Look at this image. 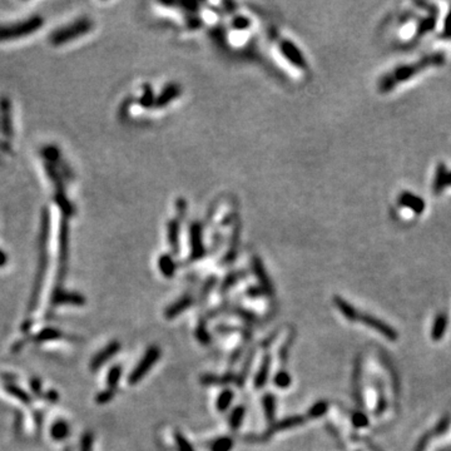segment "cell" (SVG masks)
<instances>
[{"label": "cell", "instance_id": "6da1fadb", "mask_svg": "<svg viewBox=\"0 0 451 451\" xmlns=\"http://www.w3.org/2000/svg\"><path fill=\"white\" fill-rule=\"evenodd\" d=\"M44 19L39 15H33L21 21L0 25V42H9L18 38L26 37L42 28Z\"/></svg>", "mask_w": 451, "mask_h": 451}, {"label": "cell", "instance_id": "7a4b0ae2", "mask_svg": "<svg viewBox=\"0 0 451 451\" xmlns=\"http://www.w3.org/2000/svg\"><path fill=\"white\" fill-rule=\"evenodd\" d=\"M92 26V20H89L88 18L76 19L72 24H68V25L54 30L50 34V37H49V43L54 46L64 45L67 43L76 39V38L89 33Z\"/></svg>", "mask_w": 451, "mask_h": 451}, {"label": "cell", "instance_id": "3957f363", "mask_svg": "<svg viewBox=\"0 0 451 451\" xmlns=\"http://www.w3.org/2000/svg\"><path fill=\"white\" fill-rule=\"evenodd\" d=\"M161 356H162V351H161L160 347L149 346L147 351L144 352L143 357L139 360V362L137 363L136 367L133 368V371L128 376V384L130 386L139 384L147 376V374L154 367V365L158 362Z\"/></svg>", "mask_w": 451, "mask_h": 451}, {"label": "cell", "instance_id": "277c9868", "mask_svg": "<svg viewBox=\"0 0 451 451\" xmlns=\"http://www.w3.org/2000/svg\"><path fill=\"white\" fill-rule=\"evenodd\" d=\"M307 417L302 416V415H292V416H287L285 419L280 420V421H275L272 425H270L267 428V430L264 431L262 435L259 436H255V435H250L246 437L247 442H266L267 440L271 439L275 434L281 433V431H286L289 430V429H295V428H299V426L303 425L306 422Z\"/></svg>", "mask_w": 451, "mask_h": 451}, {"label": "cell", "instance_id": "5b68a950", "mask_svg": "<svg viewBox=\"0 0 451 451\" xmlns=\"http://www.w3.org/2000/svg\"><path fill=\"white\" fill-rule=\"evenodd\" d=\"M69 256V225L67 218H63L59 227V278L60 281L65 276L67 259ZM59 281V282H60Z\"/></svg>", "mask_w": 451, "mask_h": 451}, {"label": "cell", "instance_id": "8992f818", "mask_svg": "<svg viewBox=\"0 0 451 451\" xmlns=\"http://www.w3.org/2000/svg\"><path fill=\"white\" fill-rule=\"evenodd\" d=\"M363 325H366L370 329H374L377 331L379 333H381L384 337H386L390 341H396L399 338V333L396 332V330L393 327H391L390 325H387L386 322L381 321V320L376 319V317L371 315H366V313H361L360 321Z\"/></svg>", "mask_w": 451, "mask_h": 451}, {"label": "cell", "instance_id": "52a82bcc", "mask_svg": "<svg viewBox=\"0 0 451 451\" xmlns=\"http://www.w3.org/2000/svg\"><path fill=\"white\" fill-rule=\"evenodd\" d=\"M120 349H122V345H120L117 340L109 342L104 349L100 350V351L93 357L92 361H90V370L97 371L98 368L102 367V366L108 362L112 357H114L117 354H118Z\"/></svg>", "mask_w": 451, "mask_h": 451}, {"label": "cell", "instance_id": "ba28073f", "mask_svg": "<svg viewBox=\"0 0 451 451\" xmlns=\"http://www.w3.org/2000/svg\"><path fill=\"white\" fill-rule=\"evenodd\" d=\"M252 267L253 272H255L257 280H258L259 287H261L262 292H263L264 296L267 297H275V287H273L272 282L270 281L269 275H267L266 270H264L263 263L259 258L255 257L252 261Z\"/></svg>", "mask_w": 451, "mask_h": 451}, {"label": "cell", "instance_id": "9c48e42d", "mask_svg": "<svg viewBox=\"0 0 451 451\" xmlns=\"http://www.w3.org/2000/svg\"><path fill=\"white\" fill-rule=\"evenodd\" d=\"M0 129L7 138L13 137V120H12V103L8 98L0 99Z\"/></svg>", "mask_w": 451, "mask_h": 451}, {"label": "cell", "instance_id": "30bf717a", "mask_svg": "<svg viewBox=\"0 0 451 451\" xmlns=\"http://www.w3.org/2000/svg\"><path fill=\"white\" fill-rule=\"evenodd\" d=\"M271 367H272V356H271L270 354H264L263 357L261 359V363H259L257 374L255 375V380H253V386H255V389L259 390L263 389V387L266 386L270 377Z\"/></svg>", "mask_w": 451, "mask_h": 451}, {"label": "cell", "instance_id": "8fae6325", "mask_svg": "<svg viewBox=\"0 0 451 451\" xmlns=\"http://www.w3.org/2000/svg\"><path fill=\"white\" fill-rule=\"evenodd\" d=\"M195 303V299H193L192 295H184L180 299H178L176 302H173L172 305H169L168 307L165 310V317L167 320L176 319L177 316H179L180 313L184 312L187 308H190L191 306Z\"/></svg>", "mask_w": 451, "mask_h": 451}, {"label": "cell", "instance_id": "7c38bea8", "mask_svg": "<svg viewBox=\"0 0 451 451\" xmlns=\"http://www.w3.org/2000/svg\"><path fill=\"white\" fill-rule=\"evenodd\" d=\"M236 384V375L232 373H226L225 375H213V374H206L199 377V384L203 386H226V385Z\"/></svg>", "mask_w": 451, "mask_h": 451}, {"label": "cell", "instance_id": "4fadbf2b", "mask_svg": "<svg viewBox=\"0 0 451 451\" xmlns=\"http://www.w3.org/2000/svg\"><path fill=\"white\" fill-rule=\"evenodd\" d=\"M333 303H335V306L337 307V310L342 313V316L345 317L346 320H349L350 322L360 321L361 313L351 305V303L347 302L345 299H342V297L340 296H335L333 297Z\"/></svg>", "mask_w": 451, "mask_h": 451}, {"label": "cell", "instance_id": "5bb4252c", "mask_svg": "<svg viewBox=\"0 0 451 451\" xmlns=\"http://www.w3.org/2000/svg\"><path fill=\"white\" fill-rule=\"evenodd\" d=\"M281 49H282V53L283 56L286 57L292 64H295L296 67H301L303 68L306 65L305 58H303L302 53L299 50L296 45L291 42H282L281 44Z\"/></svg>", "mask_w": 451, "mask_h": 451}, {"label": "cell", "instance_id": "9a60e30c", "mask_svg": "<svg viewBox=\"0 0 451 451\" xmlns=\"http://www.w3.org/2000/svg\"><path fill=\"white\" fill-rule=\"evenodd\" d=\"M191 246H192V253H191V258L192 259H198L204 255V247L203 243H202V231L201 227L198 225L192 226V231H191Z\"/></svg>", "mask_w": 451, "mask_h": 451}, {"label": "cell", "instance_id": "2e32d148", "mask_svg": "<svg viewBox=\"0 0 451 451\" xmlns=\"http://www.w3.org/2000/svg\"><path fill=\"white\" fill-rule=\"evenodd\" d=\"M255 356H256V349L250 350V351L247 352V355H246L245 360H243V363H242V367H241L240 374L236 376V385L238 387H242L243 385L246 384V381H247L248 374H250L251 367H252V365H253V360H255Z\"/></svg>", "mask_w": 451, "mask_h": 451}, {"label": "cell", "instance_id": "e0dca14e", "mask_svg": "<svg viewBox=\"0 0 451 451\" xmlns=\"http://www.w3.org/2000/svg\"><path fill=\"white\" fill-rule=\"evenodd\" d=\"M262 407L264 411V417H266L269 425H272L276 421V396L273 393H264L262 397Z\"/></svg>", "mask_w": 451, "mask_h": 451}, {"label": "cell", "instance_id": "ac0fdd59", "mask_svg": "<svg viewBox=\"0 0 451 451\" xmlns=\"http://www.w3.org/2000/svg\"><path fill=\"white\" fill-rule=\"evenodd\" d=\"M447 327V316L445 313H439L435 317V321H434L433 329H431V338L434 341H439L444 337L445 332H446Z\"/></svg>", "mask_w": 451, "mask_h": 451}, {"label": "cell", "instance_id": "d6986e66", "mask_svg": "<svg viewBox=\"0 0 451 451\" xmlns=\"http://www.w3.org/2000/svg\"><path fill=\"white\" fill-rule=\"evenodd\" d=\"M54 302L56 303H70V305H84L86 299L79 294H73V292H64V291H56L54 295Z\"/></svg>", "mask_w": 451, "mask_h": 451}, {"label": "cell", "instance_id": "ffe728a7", "mask_svg": "<svg viewBox=\"0 0 451 451\" xmlns=\"http://www.w3.org/2000/svg\"><path fill=\"white\" fill-rule=\"evenodd\" d=\"M246 416V407L243 405L236 406L232 409V411L228 415V426L231 430L237 431L242 426L243 420Z\"/></svg>", "mask_w": 451, "mask_h": 451}, {"label": "cell", "instance_id": "44dd1931", "mask_svg": "<svg viewBox=\"0 0 451 451\" xmlns=\"http://www.w3.org/2000/svg\"><path fill=\"white\" fill-rule=\"evenodd\" d=\"M295 337H296V331H291L287 336L286 341L283 342V345H281L280 350H278V360L280 363H282L283 366L287 365V361L289 359V354H291V347L294 345Z\"/></svg>", "mask_w": 451, "mask_h": 451}, {"label": "cell", "instance_id": "7402d4cb", "mask_svg": "<svg viewBox=\"0 0 451 451\" xmlns=\"http://www.w3.org/2000/svg\"><path fill=\"white\" fill-rule=\"evenodd\" d=\"M178 94H179L178 87H177L176 84H169V86H167L166 88L163 89V92L161 93L160 97L157 98L155 104H157V107H165L168 104L172 99L178 97Z\"/></svg>", "mask_w": 451, "mask_h": 451}, {"label": "cell", "instance_id": "603a6c76", "mask_svg": "<svg viewBox=\"0 0 451 451\" xmlns=\"http://www.w3.org/2000/svg\"><path fill=\"white\" fill-rule=\"evenodd\" d=\"M158 267H160L161 273L167 278L173 277L174 273H176V263H174L172 256L169 255H163L160 257V259H158Z\"/></svg>", "mask_w": 451, "mask_h": 451}, {"label": "cell", "instance_id": "cb8c5ba5", "mask_svg": "<svg viewBox=\"0 0 451 451\" xmlns=\"http://www.w3.org/2000/svg\"><path fill=\"white\" fill-rule=\"evenodd\" d=\"M234 393L231 389H225L222 392L218 395L217 401H216V409L218 412H226L233 403Z\"/></svg>", "mask_w": 451, "mask_h": 451}, {"label": "cell", "instance_id": "d4e9b609", "mask_svg": "<svg viewBox=\"0 0 451 451\" xmlns=\"http://www.w3.org/2000/svg\"><path fill=\"white\" fill-rule=\"evenodd\" d=\"M234 446V440L231 436H221L213 440L209 445V451H231Z\"/></svg>", "mask_w": 451, "mask_h": 451}, {"label": "cell", "instance_id": "484cf974", "mask_svg": "<svg viewBox=\"0 0 451 451\" xmlns=\"http://www.w3.org/2000/svg\"><path fill=\"white\" fill-rule=\"evenodd\" d=\"M329 407H330V404L327 403L326 400H319L317 403L313 404L310 409H308L307 419H312V420L320 419V417H322L324 415L327 414V411H329Z\"/></svg>", "mask_w": 451, "mask_h": 451}, {"label": "cell", "instance_id": "4316f807", "mask_svg": "<svg viewBox=\"0 0 451 451\" xmlns=\"http://www.w3.org/2000/svg\"><path fill=\"white\" fill-rule=\"evenodd\" d=\"M123 375V367L120 365H114L113 367H111L108 375H107V386L108 389L117 390L118 384L120 381V377Z\"/></svg>", "mask_w": 451, "mask_h": 451}, {"label": "cell", "instance_id": "83f0119b", "mask_svg": "<svg viewBox=\"0 0 451 451\" xmlns=\"http://www.w3.org/2000/svg\"><path fill=\"white\" fill-rule=\"evenodd\" d=\"M273 384L278 389H288L292 385V376L286 368H281L273 377Z\"/></svg>", "mask_w": 451, "mask_h": 451}, {"label": "cell", "instance_id": "f1b7e54d", "mask_svg": "<svg viewBox=\"0 0 451 451\" xmlns=\"http://www.w3.org/2000/svg\"><path fill=\"white\" fill-rule=\"evenodd\" d=\"M195 335H196L197 341H198V342L201 343V345L207 346V345H209V343H210V340H212V337H210V333L208 332V330H207L206 321H204L203 319L199 320L198 325H197V327H196Z\"/></svg>", "mask_w": 451, "mask_h": 451}, {"label": "cell", "instance_id": "f546056e", "mask_svg": "<svg viewBox=\"0 0 451 451\" xmlns=\"http://www.w3.org/2000/svg\"><path fill=\"white\" fill-rule=\"evenodd\" d=\"M178 237H179L178 223L174 222V221L173 222H169V225H168V242H169V246H171L174 253L178 252V248H179Z\"/></svg>", "mask_w": 451, "mask_h": 451}, {"label": "cell", "instance_id": "4dcf8cb0", "mask_svg": "<svg viewBox=\"0 0 451 451\" xmlns=\"http://www.w3.org/2000/svg\"><path fill=\"white\" fill-rule=\"evenodd\" d=\"M174 441H176L177 451H196L193 445L188 441V439L182 433H174Z\"/></svg>", "mask_w": 451, "mask_h": 451}, {"label": "cell", "instance_id": "1f68e13d", "mask_svg": "<svg viewBox=\"0 0 451 451\" xmlns=\"http://www.w3.org/2000/svg\"><path fill=\"white\" fill-rule=\"evenodd\" d=\"M242 277H245V273L243 272H233L229 273L228 276L223 280L222 286H221V292H227L231 287H233Z\"/></svg>", "mask_w": 451, "mask_h": 451}, {"label": "cell", "instance_id": "d6a6232c", "mask_svg": "<svg viewBox=\"0 0 451 451\" xmlns=\"http://www.w3.org/2000/svg\"><path fill=\"white\" fill-rule=\"evenodd\" d=\"M69 434V426H68L67 422L64 421H59L57 422L56 425L53 426V430H51V435H53L54 439L60 440V439H64V437L68 436Z\"/></svg>", "mask_w": 451, "mask_h": 451}, {"label": "cell", "instance_id": "836d02e7", "mask_svg": "<svg viewBox=\"0 0 451 451\" xmlns=\"http://www.w3.org/2000/svg\"><path fill=\"white\" fill-rule=\"evenodd\" d=\"M114 396H116V390L105 389L104 391H100V392L95 396V401H97V404H99V405H104V404L111 403V401L114 399Z\"/></svg>", "mask_w": 451, "mask_h": 451}, {"label": "cell", "instance_id": "e575fe53", "mask_svg": "<svg viewBox=\"0 0 451 451\" xmlns=\"http://www.w3.org/2000/svg\"><path fill=\"white\" fill-rule=\"evenodd\" d=\"M229 312L234 313V315L241 317V319H243L246 322H247V324H250V325H253L257 322V316L255 315V313L251 312V311L243 310V308H236V310L229 311Z\"/></svg>", "mask_w": 451, "mask_h": 451}, {"label": "cell", "instance_id": "d590c367", "mask_svg": "<svg viewBox=\"0 0 451 451\" xmlns=\"http://www.w3.org/2000/svg\"><path fill=\"white\" fill-rule=\"evenodd\" d=\"M351 421L355 428H365L368 425V419L363 412H354L351 416Z\"/></svg>", "mask_w": 451, "mask_h": 451}, {"label": "cell", "instance_id": "8d00e7d4", "mask_svg": "<svg viewBox=\"0 0 451 451\" xmlns=\"http://www.w3.org/2000/svg\"><path fill=\"white\" fill-rule=\"evenodd\" d=\"M93 450V434L87 431L81 440V451H92Z\"/></svg>", "mask_w": 451, "mask_h": 451}, {"label": "cell", "instance_id": "74e56055", "mask_svg": "<svg viewBox=\"0 0 451 451\" xmlns=\"http://www.w3.org/2000/svg\"><path fill=\"white\" fill-rule=\"evenodd\" d=\"M216 282H217V278H216L215 276H212V277H209L208 280L206 281V283H204L203 288H202V291H201L202 299H203V300L207 299V296H208V295H209L210 289H212L213 287L216 286Z\"/></svg>", "mask_w": 451, "mask_h": 451}, {"label": "cell", "instance_id": "f35d334b", "mask_svg": "<svg viewBox=\"0 0 451 451\" xmlns=\"http://www.w3.org/2000/svg\"><path fill=\"white\" fill-rule=\"evenodd\" d=\"M60 336H62V333L58 332L57 330L50 329V330H45L44 332L40 333L37 338L38 340H53V338H58Z\"/></svg>", "mask_w": 451, "mask_h": 451}, {"label": "cell", "instance_id": "ab89813d", "mask_svg": "<svg viewBox=\"0 0 451 451\" xmlns=\"http://www.w3.org/2000/svg\"><path fill=\"white\" fill-rule=\"evenodd\" d=\"M242 354H243V346L237 347V349L232 352L231 357H229V365L233 366L234 363L238 362V361L241 360V356H242Z\"/></svg>", "mask_w": 451, "mask_h": 451}, {"label": "cell", "instance_id": "60d3db41", "mask_svg": "<svg viewBox=\"0 0 451 451\" xmlns=\"http://www.w3.org/2000/svg\"><path fill=\"white\" fill-rule=\"evenodd\" d=\"M153 100H154V99H153L152 89L147 88L146 90H144V95H143V98H142V99H141V103H142V104H143L144 107H148V105L152 104Z\"/></svg>", "mask_w": 451, "mask_h": 451}, {"label": "cell", "instance_id": "b9f144b4", "mask_svg": "<svg viewBox=\"0 0 451 451\" xmlns=\"http://www.w3.org/2000/svg\"><path fill=\"white\" fill-rule=\"evenodd\" d=\"M246 295H247L248 297H252V299H257V297H261L262 295H263V292H262L261 288L258 289V288H255V287H252V288L247 289Z\"/></svg>", "mask_w": 451, "mask_h": 451}, {"label": "cell", "instance_id": "7bdbcfd3", "mask_svg": "<svg viewBox=\"0 0 451 451\" xmlns=\"http://www.w3.org/2000/svg\"><path fill=\"white\" fill-rule=\"evenodd\" d=\"M9 391H12V393H14V395L18 396V397H21V399H23L24 403H28V396H26L25 393L20 392V391H19L18 389H16V387H14V386H10V387H9Z\"/></svg>", "mask_w": 451, "mask_h": 451}, {"label": "cell", "instance_id": "ee69618b", "mask_svg": "<svg viewBox=\"0 0 451 451\" xmlns=\"http://www.w3.org/2000/svg\"><path fill=\"white\" fill-rule=\"evenodd\" d=\"M243 19L245 18H237L236 19V23H234V25H237L238 26V28H246V26H248V21H246V23H243Z\"/></svg>", "mask_w": 451, "mask_h": 451}, {"label": "cell", "instance_id": "f6af8a7d", "mask_svg": "<svg viewBox=\"0 0 451 451\" xmlns=\"http://www.w3.org/2000/svg\"><path fill=\"white\" fill-rule=\"evenodd\" d=\"M5 263H7V255L0 250V267L4 266Z\"/></svg>", "mask_w": 451, "mask_h": 451}, {"label": "cell", "instance_id": "bcb514c9", "mask_svg": "<svg viewBox=\"0 0 451 451\" xmlns=\"http://www.w3.org/2000/svg\"><path fill=\"white\" fill-rule=\"evenodd\" d=\"M67 451H69V450H67Z\"/></svg>", "mask_w": 451, "mask_h": 451}]
</instances>
